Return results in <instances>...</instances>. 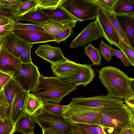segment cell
<instances>
[{"mask_svg":"<svg viewBox=\"0 0 134 134\" xmlns=\"http://www.w3.org/2000/svg\"><path fill=\"white\" fill-rule=\"evenodd\" d=\"M99 78L110 98L122 100L134 95V79L117 68L103 67L99 71Z\"/></svg>","mask_w":134,"mask_h":134,"instance_id":"obj_1","label":"cell"},{"mask_svg":"<svg viewBox=\"0 0 134 134\" xmlns=\"http://www.w3.org/2000/svg\"><path fill=\"white\" fill-rule=\"evenodd\" d=\"M77 89L76 86L57 77H46L41 75L38 84L32 93L44 103H60L62 99Z\"/></svg>","mask_w":134,"mask_h":134,"instance_id":"obj_2","label":"cell"},{"mask_svg":"<svg viewBox=\"0 0 134 134\" xmlns=\"http://www.w3.org/2000/svg\"><path fill=\"white\" fill-rule=\"evenodd\" d=\"M99 114L100 126L113 129L119 134L127 127L134 125V113L126 103L103 107Z\"/></svg>","mask_w":134,"mask_h":134,"instance_id":"obj_3","label":"cell"},{"mask_svg":"<svg viewBox=\"0 0 134 134\" xmlns=\"http://www.w3.org/2000/svg\"><path fill=\"white\" fill-rule=\"evenodd\" d=\"M59 5L80 22L94 19L99 9L92 0H62Z\"/></svg>","mask_w":134,"mask_h":134,"instance_id":"obj_4","label":"cell"},{"mask_svg":"<svg viewBox=\"0 0 134 134\" xmlns=\"http://www.w3.org/2000/svg\"><path fill=\"white\" fill-rule=\"evenodd\" d=\"M103 107H90L69 104L62 116L71 124L79 123L100 125L99 113Z\"/></svg>","mask_w":134,"mask_h":134,"instance_id":"obj_5","label":"cell"},{"mask_svg":"<svg viewBox=\"0 0 134 134\" xmlns=\"http://www.w3.org/2000/svg\"><path fill=\"white\" fill-rule=\"evenodd\" d=\"M38 68L32 62L21 63L12 77L23 90L32 93L36 88L41 75Z\"/></svg>","mask_w":134,"mask_h":134,"instance_id":"obj_6","label":"cell"},{"mask_svg":"<svg viewBox=\"0 0 134 134\" xmlns=\"http://www.w3.org/2000/svg\"><path fill=\"white\" fill-rule=\"evenodd\" d=\"M31 118L34 122L40 126L42 130L52 129L67 133H72V124L66 120L63 116L50 113L42 108Z\"/></svg>","mask_w":134,"mask_h":134,"instance_id":"obj_7","label":"cell"},{"mask_svg":"<svg viewBox=\"0 0 134 134\" xmlns=\"http://www.w3.org/2000/svg\"><path fill=\"white\" fill-rule=\"evenodd\" d=\"M124 102L122 100L111 98L107 95H100L88 98H72L69 104L90 107H106L121 104Z\"/></svg>","mask_w":134,"mask_h":134,"instance_id":"obj_8","label":"cell"},{"mask_svg":"<svg viewBox=\"0 0 134 134\" xmlns=\"http://www.w3.org/2000/svg\"><path fill=\"white\" fill-rule=\"evenodd\" d=\"M103 37L101 29L97 20L90 22L72 41L71 48L84 46L92 41Z\"/></svg>","mask_w":134,"mask_h":134,"instance_id":"obj_9","label":"cell"},{"mask_svg":"<svg viewBox=\"0 0 134 134\" xmlns=\"http://www.w3.org/2000/svg\"><path fill=\"white\" fill-rule=\"evenodd\" d=\"M90 65L79 64L74 73L65 78H60L63 80L76 86L85 87L90 83L95 76L93 69Z\"/></svg>","mask_w":134,"mask_h":134,"instance_id":"obj_10","label":"cell"},{"mask_svg":"<svg viewBox=\"0 0 134 134\" xmlns=\"http://www.w3.org/2000/svg\"><path fill=\"white\" fill-rule=\"evenodd\" d=\"M21 64L19 58L8 51L3 38L0 46V71L13 76Z\"/></svg>","mask_w":134,"mask_h":134,"instance_id":"obj_11","label":"cell"},{"mask_svg":"<svg viewBox=\"0 0 134 134\" xmlns=\"http://www.w3.org/2000/svg\"><path fill=\"white\" fill-rule=\"evenodd\" d=\"M96 18L101 29L103 37L110 44L116 47L119 44L120 39L111 22L99 8Z\"/></svg>","mask_w":134,"mask_h":134,"instance_id":"obj_12","label":"cell"},{"mask_svg":"<svg viewBox=\"0 0 134 134\" xmlns=\"http://www.w3.org/2000/svg\"><path fill=\"white\" fill-rule=\"evenodd\" d=\"M12 32L29 44L54 41V37L47 32L23 30H14Z\"/></svg>","mask_w":134,"mask_h":134,"instance_id":"obj_13","label":"cell"},{"mask_svg":"<svg viewBox=\"0 0 134 134\" xmlns=\"http://www.w3.org/2000/svg\"><path fill=\"white\" fill-rule=\"evenodd\" d=\"M35 53L38 56L51 64L62 62L67 59L63 55L60 47L48 44L39 46Z\"/></svg>","mask_w":134,"mask_h":134,"instance_id":"obj_14","label":"cell"},{"mask_svg":"<svg viewBox=\"0 0 134 134\" xmlns=\"http://www.w3.org/2000/svg\"><path fill=\"white\" fill-rule=\"evenodd\" d=\"M29 93L23 90L17 93L13 99L8 116L15 125L21 116L26 114L25 111V104Z\"/></svg>","mask_w":134,"mask_h":134,"instance_id":"obj_15","label":"cell"},{"mask_svg":"<svg viewBox=\"0 0 134 134\" xmlns=\"http://www.w3.org/2000/svg\"><path fill=\"white\" fill-rule=\"evenodd\" d=\"M4 39L8 51L18 58L30 44L19 38L13 32L4 37Z\"/></svg>","mask_w":134,"mask_h":134,"instance_id":"obj_16","label":"cell"},{"mask_svg":"<svg viewBox=\"0 0 134 134\" xmlns=\"http://www.w3.org/2000/svg\"><path fill=\"white\" fill-rule=\"evenodd\" d=\"M79 64L67 59L62 62L51 64V68L53 72L57 77L65 78L74 73Z\"/></svg>","mask_w":134,"mask_h":134,"instance_id":"obj_17","label":"cell"},{"mask_svg":"<svg viewBox=\"0 0 134 134\" xmlns=\"http://www.w3.org/2000/svg\"><path fill=\"white\" fill-rule=\"evenodd\" d=\"M27 20L33 22L35 25L42 27L52 20L42 11L41 9L37 7L21 15L17 18L18 21Z\"/></svg>","mask_w":134,"mask_h":134,"instance_id":"obj_18","label":"cell"},{"mask_svg":"<svg viewBox=\"0 0 134 134\" xmlns=\"http://www.w3.org/2000/svg\"><path fill=\"white\" fill-rule=\"evenodd\" d=\"M116 17L131 47L134 48V16L116 15Z\"/></svg>","mask_w":134,"mask_h":134,"instance_id":"obj_19","label":"cell"},{"mask_svg":"<svg viewBox=\"0 0 134 134\" xmlns=\"http://www.w3.org/2000/svg\"><path fill=\"white\" fill-rule=\"evenodd\" d=\"M41 9L43 12L53 21H77L66 10L59 5L54 8Z\"/></svg>","mask_w":134,"mask_h":134,"instance_id":"obj_20","label":"cell"},{"mask_svg":"<svg viewBox=\"0 0 134 134\" xmlns=\"http://www.w3.org/2000/svg\"><path fill=\"white\" fill-rule=\"evenodd\" d=\"M77 21L54 22L51 21L44 25L43 28L46 31L53 36L58 34L69 29H72Z\"/></svg>","mask_w":134,"mask_h":134,"instance_id":"obj_21","label":"cell"},{"mask_svg":"<svg viewBox=\"0 0 134 134\" xmlns=\"http://www.w3.org/2000/svg\"><path fill=\"white\" fill-rule=\"evenodd\" d=\"M3 89L6 100L9 106L7 111V116H8L15 95L17 93L23 90L12 77L4 86Z\"/></svg>","mask_w":134,"mask_h":134,"instance_id":"obj_22","label":"cell"},{"mask_svg":"<svg viewBox=\"0 0 134 134\" xmlns=\"http://www.w3.org/2000/svg\"><path fill=\"white\" fill-rule=\"evenodd\" d=\"M113 12L116 15L134 16V0H118Z\"/></svg>","mask_w":134,"mask_h":134,"instance_id":"obj_23","label":"cell"},{"mask_svg":"<svg viewBox=\"0 0 134 134\" xmlns=\"http://www.w3.org/2000/svg\"><path fill=\"white\" fill-rule=\"evenodd\" d=\"M44 102L32 93H29L27 97L25 106L26 114L31 118L41 108Z\"/></svg>","mask_w":134,"mask_h":134,"instance_id":"obj_24","label":"cell"},{"mask_svg":"<svg viewBox=\"0 0 134 134\" xmlns=\"http://www.w3.org/2000/svg\"><path fill=\"white\" fill-rule=\"evenodd\" d=\"M16 131L22 134L34 133L35 127L34 122L31 118L25 114L21 116L15 124Z\"/></svg>","mask_w":134,"mask_h":134,"instance_id":"obj_25","label":"cell"},{"mask_svg":"<svg viewBox=\"0 0 134 134\" xmlns=\"http://www.w3.org/2000/svg\"><path fill=\"white\" fill-rule=\"evenodd\" d=\"M103 12L111 23L114 27L116 31L120 40L127 44L131 46L127 37L122 30L120 24L116 17V15L107 9L98 6Z\"/></svg>","mask_w":134,"mask_h":134,"instance_id":"obj_26","label":"cell"},{"mask_svg":"<svg viewBox=\"0 0 134 134\" xmlns=\"http://www.w3.org/2000/svg\"><path fill=\"white\" fill-rule=\"evenodd\" d=\"M84 53L92 62V64L100 66L102 65V56L99 49L95 47L91 43L84 47Z\"/></svg>","mask_w":134,"mask_h":134,"instance_id":"obj_27","label":"cell"},{"mask_svg":"<svg viewBox=\"0 0 134 134\" xmlns=\"http://www.w3.org/2000/svg\"><path fill=\"white\" fill-rule=\"evenodd\" d=\"M68 107V105H61L54 103L45 102L42 108L50 113L57 115L62 116V115Z\"/></svg>","mask_w":134,"mask_h":134,"instance_id":"obj_28","label":"cell"},{"mask_svg":"<svg viewBox=\"0 0 134 134\" xmlns=\"http://www.w3.org/2000/svg\"><path fill=\"white\" fill-rule=\"evenodd\" d=\"M38 4L37 0L22 1L16 14L17 19L18 17L37 7Z\"/></svg>","mask_w":134,"mask_h":134,"instance_id":"obj_29","label":"cell"},{"mask_svg":"<svg viewBox=\"0 0 134 134\" xmlns=\"http://www.w3.org/2000/svg\"><path fill=\"white\" fill-rule=\"evenodd\" d=\"M124 53L128 60L130 64L134 66V48L120 40L119 44L116 46Z\"/></svg>","mask_w":134,"mask_h":134,"instance_id":"obj_30","label":"cell"},{"mask_svg":"<svg viewBox=\"0 0 134 134\" xmlns=\"http://www.w3.org/2000/svg\"><path fill=\"white\" fill-rule=\"evenodd\" d=\"M15 131V126L9 116L4 121H0V134H11Z\"/></svg>","mask_w":134,"mask_h":134,"instance_id":"obj_31","label":"cell"},{"mask_svg":"<svg viewBox=\"0 0 134 134\" xmlns=\"http://www.w3.org/2000/svg\"><path fill=\"white\" fill-rule=\"evenodd\" d=\"M9 106L2 89L0 91V121H3L7 117Z\"/></svg>","mask_w":134,"mask_h":134,"instance_id":"obj_32","label":"cell"},{"mask_svg":"<svg viewBox=\"0 0 134 134\" xmlns=\"http://www.w3.org/2000/svg\"><path fill=\"white\" fill-rule=\"evenodd\" d=\"M112 47L111 45L105 43L103 40L100 42L99 51L100 54L107 61L109 62L112 59L110 49Z\"/></svg>","mask_w":134,"mask_h":134,"instance_id":"obj_33","label":"cell"},{"mask_svg":"<svg viewBox=\"0 0 134 134\" xmlns=\"http://www.w3.org/2000/svg\"><path fill=\"white\" fill-rule=\"evenodd\" d=\"M14 30H35L46 32L42 27L33 24H24L16 22Z\"/></svg>","mask_w":134,"mask_h":134,"instance_id":"obj_34","label":"cell"},{"mask_svg":"<svg viewBox=\"0 0 134 134\" xmlns=\"http://www.w3.org/2000/svg\"><path fill=\"white\" fill-rule=\"evenodd\" d=\"M22 1L20 0H0V3L14 13L16 15Z\"/></svg>","mask_w":134,"mask_h":134,"instance_id":"obj_35","label":"cell"},{"mask_svg":"<svg viewBox=\"0 0 134 134\" xmlns=\"http://www.w3.org/2000/svg\"><path fill=\"white\" fill-rule=\"evenodd\" d=\"M117 0H92L98 6L107 9L111 12H113L114 6Z\"/></svg>","mask_w":134,"mask_h":134,"instance_id":"obj_36","label":"cell"},{"mask_svg":"<svg viewBox=\"0 0 134 134\" xmlns=\"http://www.w3.org/2000/svg\"><path fill=\"white\" fill-rule=\"evenodd\" d=\"M38 7L41 9H49L57 7L59 4L62 0H37Z\"/></svg>","mask_w":134,"mask_h":134,"instance_id":"obj_37","label":"cell"},{"mask_svg":"<svg viewBox=\"0 0 134 134\" xmlns=\"http://www.w3.org/2000/svg\"><path fill=\"white\" fill-rule=\"evenodd\" d=\"M75 124L82 134H98L92 124Z\"/></svg>","mask_w":134,"mask_h":134,"instance_id":"obj_38","label":"cell"},{"mask_svg":"<svg viewBox=\"0 0 134 134\" xmlns=\"http://www.w3.org/2000/svg\"><path fill=\"white\" fill-rule=\"evenodd\" d=\"M16 23L14 21L5 25L0 26V41L12 32Z\"/></svg>","mask_w":134,"mask_h":134,"instance_id":"obj_39","label":"cell"},{"mask_svg":"<svg viewBox=\"0 0 134 134\" xmlns=\"http://www.w3.org/2000/svg\"><path fill=\"white\" fill-rule=\"evenodd\" d=\"M74 33V31L72 29H69L58 34L52 36L55 39L54 41L59 44L61 42L65 41Z\"/></svg>","mask_w":134,"mask_h":134,"instance_id":"obj_40","label":"cell"},{"mask_svg":"<svg viewBox=\"0 0 134 134\" xmlns=\"http://www.w3.org/2000/svg\"><path fill=\"white\" fill-rule=\"evenodd\" d=\"M33 45L30 44L23 52L19 59L21 63L26 64L32 63L30 52Z\"/></svg>","mask_w":134,"mask_h":134,"instance_id":"obj_41","label":"cell"},{"mask_svg":"<svg viewBox=\"0 0 134 134\" xmlns=\"http://www.w3.org/2000/svg\"><path fill=\"white\" fill-rule=\"evenodd\" d=\"M110 50L112 56H116L121 61L125 66L127 67H129L130 63L128 60L120 50H116L111 48Z\"/></svg>","mask_w":134,"mask_h":134,"instance_id":"obj_42","label":"cell"},{"mask_svg":"<svg viewBox=\"0 0 134 134\" xmlns=\"http://www.w3.org/2000/svg\"><path fill=\"white\" fill-rule=\"evenodd\" d=\"M0 16L7 17L16 22H18L15 14L11 10L5 8L0 3Z\"/></svg>","mask_w":134,"mask_h":134,"instance_id":"obj_43","label":"cell"},{"mask_svg":"<svg viewBox=\"0 0 134 134\" xmlns=\"http://www.w3.org/2000/svg\"><path fill=\"white\" fill-rule=\"evenodd\" d=\"M12 77V75L0 71V87L3 88Z\"/></svg>","mask_w":134,"mask_h":134,"instance_id":"obj_44","label":"cell"},{"mask_svg":"<svg viewBox=\"0 0 134 134\" xmlns=\"http://www.w3.org/2000/svg\"><path fill=\"white\" fill-rule=\"evenodd\" d=\"M42 131V134H71L62 131L52 129H44Z\"/></svg>","mask_w":134,"mask_h":134,"instance_id":"obj_45","label":"cell"},{"mask_svg":"<svg viewBox=\"0 0 134 134\" xmlns=\"http://www.w3.org/2000/svg\"><path fill=\"white\" fill-rule=\"evenodd\" d=\"M124 99V102L126 103L132 111L134 113V95L130 96Z\"/></svg>","mask_w":134,"mask_h":134,"instance_id":"obj_46","label":"cell"},{"mask_svg":"<svg viewBox=\"0 0 134 134\" xmlns=\"http://www.w3.org/2000/svg\"><path fill=\"white\" fill-rule=\"evenodd\" d=\"M120 134H134V125L127 127L123 130Z\"/></svg>","mask_w":134,"mask_h":134,"instance_id":"obj_47","label":"cell"},{"mask_svg":"<svg viewBox=\"0 0 134 134\" xmlns=\"http://www.w3.org/2000/svg\"><path fill=\"white\" fill-rule=\"evenodd\" d=\"M14 21L16 22L9 18L0 16V26L4 25Z\"/></svg>","mask_w":134,"mask_h":134,"instance_id":"obj_48","label":"cell"},{"mask_svg":"<svg viewBox=\"0 0 134 134\" xmlns=\"http://www.w3.org/2000/svg\"><path fill=\"white\" fill-rule=\"evenodd\" d=\"M92 125L96 129L98 134H105L103 130V127L102 126L97 124Z\"/></svg>","mask_w":134,"mask_h":134,"instance_id":"obj_49","label":"cell"},{"mask_svg":"<svg viewBox=\"0 0 134 134\" xmlns=\"http://www.w3.org/2000/svg\"><path fill=\"white\" fill-rule=\"evenodd\" d=\"M71 134H82L77 126L74 123L72 124Z\"/></svg>","mask_w":134,"mask_h":134,"instance_id":"obj_50","label":"cell"},{"mask_svg":"<svg viewBox=\"0 0 134 134\" xmlns=\"http://www.w3.org/2000/svg\"><path fill=\"white\" fill-rule=\"evenodd\" d=\"M103 129L105 134H120L116 132L112 129L103 127Z\"/></svg>","mask_w":134,"mask_h":134,"instance_id":"obj_51","label":"cell"},{"mask_svg":"<svg viewBox=\"0 0 134 134\" xmlns=\"http://www.w3.org/2000/svg\"><path fill=\"white\" fill-rule=\"evenodd\" d=\"M3 89V88L2 87H0V91L1 90Z\"/></svg>","mask_w":134,"mask_h":134,"instance_id":"obj_52","label":"cell"},{"mask_svg":"<svg viewBox=\"0 0 134 134\" xmlns=\"http://www.w3.org/2000/svg\"><path fill=\"white\" fill-rule=\"evenodd\" d=\"M11 134H15V132H13Z\"/></svg>","mask_w":134,"mask_h":134,"instance_id":"obj_53","label":"cell"},{"mask_svg":"<svg viewBox=\"0 0 134 134\" xmlns=\"http://www.w3.org/2000/svg\"><path fill=\"white\" fill-rule=\"evenodd\" d=\"M1 41H0V46L1 44Z\"/></svg>","mask_w":134,"mask_h":134,"instance_id":"obj_54","label":"cell"},{"mask_svg":"<svg viewBox=\"0 0 134 134\" xmlns=\"http://www.w3.org/2000/svg\"><path fill=\"white\" fill-rule=\"evenodd\" d=\"M30 134H34V133H30Z\"/></svg>","mask_w":134,"mask_h":134,"instance_id":"obj_55","label":"cell"}]
</instances>
